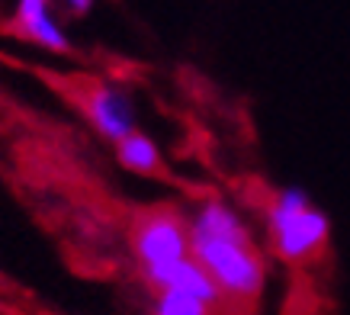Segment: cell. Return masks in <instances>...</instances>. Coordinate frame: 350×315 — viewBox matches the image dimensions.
Returning <instances> with one entry per match:
<instances>
[{
	"instance_id": "1",
	"label": "cell",
	"mask_w": 350,
	"mask_h": 315,
	"mask_svg": "<svg viewBox=\"0 0 350 315\" xmlns=\"http://www.w3.org/2000/svg\"><path fill=\"white\" fill-rule=\"evenodd\" d=\"M264 225L270 251L286 264L315 261L331 238V219L302 187L273 190L264 206Z\"/></svg>"
},
{
	"instance_id": "2",
	"label": "cell",
	"mask_w": 350,
	"mask_h": 315,
	"mask_svg": "<svg viewBox=\"0 0 350 315\" xmlns=\"http://www.w3.org/2000/svg\"><path fill=\"white\" fill-rule=\"evenodd\" d=\"M190 257L215 284L222 303H254L264 296L270 267L254 238H213L190 231Z\"/></svg>"
},
{
	"instance_id": "3",
	"label": "cell",
	"mask_w": 350,
	"mask_h": 315,
	"mask_svg": "<svg viewBox=\"0 0 350 315\" xmlns=\"http://www.w3.org/2000/svg\"><path fill=\"white\" fill-rule=\"evenodd\" d=\"M132 254H135L138 273L148 284L151 277L174 267L177 261L190 257V231H187V216L177 210H148L132 222L129 231Z\"/></svg>"
},
{
	"instance_id": "4",
	"label": "cell",
	"mask_w": 350,
	"mask_h": 315,
	"mask_svg": "<svg viewBox=\"0 0 350 315\" xmlns=\"http://www.w3.org/2000/svg\"><path fill=\"white\" fill-rule=\"evenodd\" d=\"M81 110L90 119V126L100 132V138H107L113 145L126 142L129 136L138 132V116L132 97L122 87L109 84V81H90L81 90Z\"/></svg>"
},
{
	"instance_id": "5",
	"label": "cell",
	"mask_w": 350,
	"mask_h": 315,
	"mask_svg": "<svg viewBox=\"0 0 350 315\" xmlns=\"http://www.w3.org/2000/svg\"><path fill=\"white\" fill-rule=\"evenodd\" d=\"M13 26H16V32L23 39L42 45L49 52H58V55L75 52L71 39L64 36V29L58 26L52 10H49V3H42V0H20L16 10H13Z\"/></svg>"
},
{
	"instance_id": "6",
	"label": "cell",
	"mask_w": 350,
	"mask_h": 315,
	"mask_svg": "<svg viewBox=\"0 0 350 315\" xmlns=\"http://www.w3.org/2000/svg\"><path fill=\"white\" fill-rule=\"evenodd\" d=\"M148 286L154 290V293H164V290L187 293V296H193V299H200V303L213 305V309H219V305H222V296H219L215 284L206 277V270H202L193 257H183V261H177L174 267L161 270L158 277H151Z\"/></svg>"
},
{
	"instance_id": "7",
	"label": "cell",
	"mask_w": 350,
	"mask_h": 315,
	"mask_svg": "<svg viewBox=\"0 0 350 315\" xmlns=\"http://www.w3.org/2000/svg\"><path fill=\"white\" fill-rule=\"evenodd\" d=\"M116 158L126 171H135V174H158L161 171V151L154 145V138H148L142 129L135 136H129L126 142L116 145Z\"/></svg>"
},
{
	"instance_id": "8",
	"label": "cell",
	"mask_w": 350,
	"mask_h": 315,
	"mask_svg": "<svg viewBox=\"0 0 350 315\" xmlns=\"http://www.w3.org/2000/svg\"><path fill=\"white\" fill-rule=\"evenodd\" d=\"M151 315H213V305L200 303V299H193L187 293L164 290V293H154Z\"/></svg>"
},
{
	"instance_id": "9",
	"label": "cell",
	"mask_w": 350,
	"mask_h": 315,
	"mask_svg": "<svg viewBox=\"0 0 350 315\" xmlns=\"http://www.w3.org/2000/svg\"><path fill=\"white\" fill-rule=\"evenodd\" d=\"M68 10H71V16H87V10H90V3H68Z\"/></svg>"
}]
</instances>
